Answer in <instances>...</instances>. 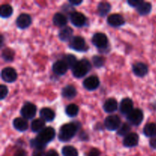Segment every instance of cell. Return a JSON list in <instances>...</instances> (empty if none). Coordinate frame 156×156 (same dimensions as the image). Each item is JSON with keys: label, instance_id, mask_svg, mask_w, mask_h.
Here are the masks:
<instances>
[{"label": "cell", "instance_id": "34", "mask_svg": "<svg viewBox=\"0 0 156 156\" xmlns=\"http://www.w3.org/2000/svg\"><path fill=\"white\" fill-rule=\"evenodd\" d=\"M105 58L100 56H94L92 57V62L96 68H101L105 65Z\"/></svg>", "mask_w": 156, "mask_h": 156}, {"label": "cell", "instance_id": "21", "mask_svg": "<svg viewBox=\"0 0 156 156\" xmlns=\"http://www.w3.org/2000/svg\"><path fill=\"white\" fill-rule=\"evenodd\" d=\"M77 94V91L73 85H66L62 90V96L67 99H73Z\"/></svg>", "mask_w": 156, "mask_h": 156}, {"label": "cell", "instance_id": "43", "mask_svg": "<svg viewBox=\"0 0 156 156\" xmlns=\"http://www.w3.org/2000/svg\"><path fill=\"white\" fill-rule=\"evenodd\" d=\"M83 2L81 0V1H76V0H71V1H69V3L71 5H79L82 4V3Z\"/></svg>", "mask_w": 156, "mask_h": 156}, {"label": "cell", "instance_id": "8", "mask_svg": "<svg viewBox=\"0 0 156 156\" xmlns=\"http://www.w3.org/2000/svg\"><path fill=\"white\" fill-rule=\"evenodd\" d=\"M121 120L117 115L108 116L105 120V127L111 131L117 130L120 128Z\"/></svg>", "mask_w": 156, "mask_h": 156}, {"label": "cell", "instance_id": "15", "mask_svg": "<svg viewBox=\"0 0 156 156\" xmlns=\"http://www.w3.org/2000/svg\"><path fill=\"white\" fill-rule=\"evenodd\" d=\"M69 67L65 61L57 60L53 65V72L57 76H63L66 73Z\"/></svg>", "mask_w": 156, "mask_h": 156}, {"label": "cell", "instance_id": "10", "mask_svg": "<svg viewBox=\"0 0 156 156\" xmlns=\"http://www.w3.org/2000/svg\"><path fill=\"white\" fill-rule=\"evenodd\" d=\"M100 85L99 79L95 76H91L85 79L83 82V86L88 91H94Z\"/></svg>", "mask_w": 156, "mask_h": 156}, {"label": "cell", "instance_id": "28", "mask_svg": "<svg viewBox=\"0 0 156 156\" xmlns=\"http://www.w3.org/2000/svg\"><path fill=\"white\" fill-rule=\"evenodd\" d=\"M13 13V9L9 4H5L1 6L0 9V16L3 18H8Z\"/></svg>", "mask_w": 156, "mask_h": 156}, {"label": "cell", "instance_id": "18", "mask_svg": "<svg viewBox=\"0 0 156 156\" xmlns=\"http://www.w3.org/2000/svg\"><path fill=\"white\" fill-rule=\"evenodd\" d=\"M40 116H41V119L47 122L53 121L56 117L54 111L49 108H42L40 111Z\"/></svg>", "mask_w": 156, "mask_h": 156}, {"label": "cell", "instance_id": "9", "mask_svg": "<svg viewBox=\"0 0 156 156\" xmlns=\"http://www.w3.org/2000/svg\"><path fill=\"white\" fill-rule=\"evenodd\" d=\"M1 77L4 82L8 83H12L16 81L18 74L15 69L12 67H5L2 70Z\"/></svg>", "mask_w": 156, "mask_h": 156}, {"label": "cell", "instance_id": "5", "mask_svg": "<svg viewBox=\"0 0 156 156\" xmlns=\"http://www.w3.org/2000/svg\"><path fill=\"white\" fill-rule=\"evenodd\" d=\"M127 120L134 126H139L143 122L144 118V114L142 110L139 108H135L128 115H126Z\"/></svg>", "mask_w": 156, "mask_h": 156}, {"label": "cell", "instance_id": "41", "mask_svg": "<svg viewBox=\"0 0 156 156\" xmlns=\"http://www.w3.org/2000/svg\"><path fill=\"white\" fill-rule=\"evenodd\" d=\"M14 156H27V155L25 151L22 150V149H19V150L15 152Z\"/></svg>", "mask_w": 156, "mask_h": 156}, {"label": "cell", "instance_id": "1", "mask_svg": "<svg viewBox=\"0 0 156 156\" xmlns=\"http://www.w3.org/2000/svg\"><path fill=\"white\" fill-rule=\"evenodd\" d=\"M79 123L77 122H74V123L73 122V123L62 125L59 129V136H58L59 141H69L72 138L75 136L76 133H77L78 129H79Z\"/></svg>", "mask_w": 156, "mask_h": 156}, {"label": "cell", "instance_id": "38", "mask_svg": "<svg viewBox=\"0 0 156 156\" xmlns=\"http://www.w3.org/2000/svg\"><path fill=\"white\" fill-rule=\"evenodd\" d=\"M100 155V151L98 149H92L90 150L88 156H99Z\"/></svg>", "mask_w": 156, "mask_h": 156}, {"label": "cell", "instance_id": "14", "mask_svg": "<svg viewBox=\"0 0 156 156\" xmlns=\"http://www.w3.org/2000/svg\"><path fill=\"white\" fill-rule=\"evenodd\" d=\"M139 143V136L136 133H130L126 136L123 141V144L125 147H135Z\"/></svg>", "mask_w": 156, "mask_h": 156}, {"label": "cell", "instance_id": "26", "mask_svg": "<svg viewBox=\"0 0 156 156\" xmlns=\"http://www.w3.org/2000/svg\"><path fill=\"white\" fill-rule=\"evenodd\" d=\"M143 133L147 137H153L156 136V123H149L144 126Z\"/></svg>", "mask_w": 156, "mask_h": 156}, {"label": "cell", "instance_id": "20", "mask_svg": "<svg viewBox=\"0 0 156 156\" xmlns=\"http://www.w3.org/2000/svg\"><path fill=\"white\" fill-rule=\"evenodd\" d=\"M73 34V30L70 27H65L61 29L59 32V38L63 42L72 40Z\"/></svg>", "mask_w": 156, "mask_h": 156}, {"label": "cell", "instance_id": "30", "mask_svg": "<svg viewBox=\"0 0 156 156\" xmlns=\"http://www.w3.org/2000/svg\"><path fill=\"white\" fill-rule=\"evenodd\" d=\"M79 108L75 104H70L66 108V114L70 117H74L79 114Z\"/></svg>", "mask_w": 156, "mask_h": 156}, {"label": "cell", "instance_id": "7", "mask_svg": "<svg viewBox=\"0 0 156 156\" xmlns=\"http://www.w3.org/2000/svg\"><path fill=\"white\" fill-rule=\"evenodd\" d=\"M37 107L32 103H26L21 109V114L23 118L30 120L36 115Z\"/></svg>", "mask_w": 156, "mask_h": 156}, {"label": "cell", "instance_id": "19", "mask_svg": "<svg viewBox=\"0 0 156 156\" xmlns=\"http://www.w3.org/2000/svg\"><path fill=\"white\" fill-rule=\"evenodd\" d=\"M13 126L19 132H24L28 128V123L24 118H15L13 120Z\"/></svg>", "mask_w": 156, "mask_h": 156}, {"label": "cell", "instance_id": "32", "mask_svg": "<svg viewBox=\"0 0 156 156\" xmlns=\"http://www.w3.org/2000/svg\"><path fill=\"white\" fill-rule=\"evenodd\" d=\"M62 60L65 61V62L67 64L69 68H71L72 69L74 68V66L78 62V60L77 59H76V57L75 56H73V54L66 55V56L63 57V59H62Z\"/></svg>", "mask_w": 156, "mask_h": 156}, {"label": "cell", "instance_id": "11", "mask_svg": "<svg viewBox=\"0 0 156 156\" xmlns=\"http://www.w3.org/2000/svg\"><path fill=\"white\" fill-rule=\"evenodd\" d=\"M70 21L76 27H82L86 22V18L81 12H75L70 14Z\"/></svg>", "mask_w": 156, "mask_h": 156}, {"label": "cell", "instance_id": "31", "mask_svg": "<svg viewBox=\"0 0 156 156\" xmlns=\"http://www.w3.org/2000/svg\"><path fill=\"white\" fill-rule=\"evenodd\" d=\"M62 153L63 156H78V151L74 146H66L62 148Z\"/></svg>", "mask_w": 156, "mask_h": 156}, {"label": "cell", "instance_id": "37", "mask_svg": "<svg viewBox=\"0 0 156 156\" xmlns=\"http://www.w3.org/2000/svg\"><path fill=\"white\" fill-rule=\"evenodd\" d=\"M143 2V1H142V0H128L127 1V3L131 7L135 8H138Z\"/></svg>", "mask_w": 156, "mask_h": 156}, {"label": "cell", "instance_id": "42", "mask_svg": "<svg viewBox=\"0 0 156 156\" xmlns=\"http://www.w3.org/2000/svg\"><path fill=\"white\" fill-rule=\"evenodd\" d=\"M149 145H150V146L152 149H156V138H152L149 141Z\"/></svg>", "mask_w": 156, "mask_h": 156}, {"label": "cell", "instance_id": "3", "mask_svg": "<svg viewBox=\"0 0 156 156\" xmlns=\"http://www.w3.org/2000/svg\"><path fill=\"white\" fill-rule=\"evenodd\" d=\"M56 136V131L52 126L45 127L43 130H41L36 137L41 143L47 146V143H50Z\"/></svg>", "mask_w": 156, "mask_h": 156}, {"label": "cell", "instance_id": "23", "mask_svg": "<svg viewBox=\"0 0 156 156\" xmlns=\"http://www.w3.org/2000/svg\"><path fill=\"white\" fill-rule=\"evenodd\" d=\"M111 5L107 2H101L98 5V13L100 16L105 17L111 12Z\"/></svg>", "mask_w": 156, "mask_h": 156}, {"label": "cell", "instance_id": "6", "mask_svg": "<svg viewBox=\"0 0 156 156\" xmlns=\"http://www.w3.org/2000/svg\"><path fill=\"white\" fill-rule=\"evenodd\" d=\"M91 42L99 50L101 49H105L108 47V39L106 34L103 33H96L93 35Z\"/></svg>", "mask_w": 156, "mask_h": 156}, {"label": "cell", "instance_id": "2", "mask_svg": "<svg viewBox=\"0 0 156 156\" xmlns=\"http://www.w3.org/2000/svg\"><path fill=\"white\" fill-rule=\"evenodd\" d=\"M91 65L87 59H82L78 61L76 65L73 69V74L77 79L84 77L91 70Z\"/></svg>", "mask_w": 156, "mask_h": 156}, {"label": "cell", "instance_id": "35", "mask_svg": "<svg viewBox=\"0 0 156 156\" xmlns=\"http://www.w3.org/2000/svg\"><path fill=\"white\" fill-rule=\"evenodd\" d=\"M30 146L34 148L35 149H39V150H43L46 147V145L43 144L42 143L39 141L35 137L34 139L30 140Z\"/></svg>", "mask_w": 156, "mask_h": 156}, {"label": "cell", "instance_id": "12", "mask_svg": "<svg viewBox=\"0 0 156 156\" xmlns=\"http://www.w3.org/2000/svg\"><path fill=\"white\" fill-rule=\"evenodd\" d=\"M31 23V17L27 14H21L16 19L17 27L20 29L27 28Z\"/></svg>", "mask_w": 156, "mask_h": 156}, {"label": "cell", "instance_id": "22", "mask_svg": "<svg viewBox=\"0 0 156 156\" xmlns=\"http://www.w3.org/2000/svg\"><path fill=\"white\" fill-rule=\"evenodd\" d=\"M104 110L107 113H113L117 110V101L114 98H109L105 102Z\"/></svg>", "mask_w": 156, "mask_h": 156}, {"label": "cell", "instance_id": "4", "mask_svg": "<svg viewBox=\"0 0 156 156\" xmlns=\"http://www.w3.org/2000/svg\"><path fill=\"white\" fill-rule=\"evenodd\" d=\"M69 47L73 50L79 52L86 51L88 48L85 39L80 36H76L72 38L69 44Z\"/></svg>", "mask_w": 156, "mask_h": 156}, {"label": "cell", "instance_id": "33", "mask_svg": "<svg viewBox=\"0 0 156 156\" xmlns=\"http://www.w3.org/2000/svg\"><path fill=\"white\" fill-rule=\"evenodd\" d=\"M130 129L131 127L130 126H129V124H128V123H123V124L120 126V128L117 129V135L120 136H127L128 134H129Z\"/></svg>", "mask_w": 156, "mask_h": 156}, {"label": "cell", "instance_id": "39", "mask_svg": "<svg viewBox=\"0 0 156 156\" xmlns=\"http://www.w3.org/2000/svg\"><path fill=\"white\" fill-rule=\"evenodd\" d=\"M46 154H44V151L43 150H39V149H35L34 151L32 156H45Z\"/></svg>", "mask_w": 156, "mask_h": 156}, {"label": "cell", "instance_id": "27", "mask_svg": "<svg viewBox=\"0 0 156 156\" xmlns=\"http://www.w3.org/2000/svg\"><path fill=\"white\" fill-rule=\"evenodd\" d=\"M136 11L140 15H146L152 11V5L149 2H143L138 8H136Z\"/></svg>", "mask_w": 156, "mask_h": 156}, {"label": "cell", "instance_id": "40", "mask_svg": "<svg viewBox=\"0 0 156 156\" xmlns=\"http://www.w3.org/2000/svg\"><path fill=\"white\" fill-rule=\"evenodd\" d=\"M45 156H59V154L57 153L56 150H53V149H50L48 152L46 153Z\"/></svg>", "mask_w": 156, "mask_h": 156}, {"label": "cell", "instance_id": "25", "mask_svg": "<svg viewBox=\"0 0 156 156\" xmlns=\"http://www.w3.org/2000/svg\"><path fill=\"white\" fill-rule=\"evenodd\" d=\"M44 128H45V121L41 118L33 120L30 124V129L34 133H40Z\"/></svg>", "mask_w": 156, "mask_h": 156}, {"label": "cell", "instance_id": "36", "mask_svg": "<svg viewBox=\"0 0 156 156\" xmlns=\"http://www.w3.org/2000/svg\"><path fill=\"white\" fill-rule=\"evenodd\" d=\"M8 93H9L8 87L4 85H0V99L1 100H3L4 98H5L6 96L8 95Z\"/></svg>", "mask_w": 156, "mask_h": 156}, {"label": "cell", "instance_id": "13", "mask_svg": "<svg viewBox=\"0 0 156 156\" xmlns=\"http://www.w3.org/2000/svg\"><path fill=\"white\" fill-rule=\"evenodd\" d=\"M108 24L111 27H120V26L123 25L125 24V20L122 15H119V14H113L108 16Z\"/></svg>", "mask_w": 156, "mask_h": 156}, {"label": "cell", "instance_id": "24", "mask_svg": "<svg viewBox=\"0 0 156 156\" xmlns=\"http://www.w3.org/2000/svg\"><path fill=\"white\" fill-rule=\"evenodd\" d=\"M53 22L54 25L57 27H64L67 24V18L62 13H56L55 14L53 18Z\"/></svg>", "mask_w": 156, "mask_h": 156}, {"label": "cell", "instance_id": "17", "mask_svg": "<svg viewBox=\"0 0 156 156\" xmlns=\"http://www.w3.org/2000/svg\"><path fill=\"white\" fill-rule=\"evenodd\" d=\"M133 72L138 77H143L149 72L148 66L143 62H136L133 66Z\"/></svg>", "mask_w": 156, "mask_h": 156}, {"label": "cell", "instance_id": "29", "mask_svg": "<svg viewBox=\"0 0 156 156\" xmlns=\"http://www.w3.org/2000/svg\"><path fill=\"white\" fill-rule=\"evenodd\" d=\"M2 57L6 62H12L15 58V52L12 49L7 47L2 52Z\"/></svg>", "mask_w": 156, "mask_h": 156}, {"label": "cell", "instance_id": "16", "mask_svg": "<svg viewBox=\"0 0 156 156\" xmlns=\"http://www.w3.org/2000/svg\"><path fill=\"white\" fill-rule=\"evenodd\" d=\"M133 110V101L129 98H123L120 105V113L125 115H128Z\"/></svg>", "mask_w": 156, "mask_h": 156}]
</instances>
